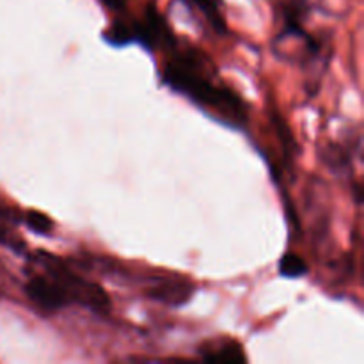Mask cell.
<instances>
[{"mask_svg":"<svg viewBox=\"0 0 364 364\" xmlns=\"http://www.w3.org/2000/svg\"><path fill=\"white\" fill-rule=\"evenodd\" d=\"M23 294L32 306L43 315H55L70 306L66 294L53 277L43 272L36 265L28 263L27 281L23 284Z\"/></svg>","mask_w":364,"mask_h":364,"instance_id":"obj_3","label":"cell"},{"mask_svg":"<svg viewBox=\"0 0 364 364\" xmlns=\"http://www.w3.org/2000/svg\"><path fill=\"white\" fill-rule=\"evenodd\" d=\"M102 38L107 45L116 46V48H123V46L134 45L135 43L134 21H127L117 18V20H114L112 23L103 31Z\"/></svg>","mask_w":364,"mask_h":364,"instance_id":"obj_11","label":"cell"},{"mask_svg":"<svg viewBox=\"0 0 364 364\" xmlns=\"http://www.w3.org/2000/svg\"><path fill=\"white\" fill-rule=\"evenodd\" d=\"M277 274L284 279H301L309 274V265L304 256L295 251H287L277 263Z\"/></svg>","mask_w":364,"mask_h":364,"instance_id":"obj_12","label":"cell"},{"mask_svg":"<svg viewBox=\"0 0 364 364\" xmlns=\"http://www.w3.org/2000/svg\"><path fill=\"white\" fill-rule=\"evenodd\" d=\"M21 224V212H14L11 208L0 206V245L16 255H27V242L18 233V226Z\"/></svg>","mask_w":364,"mask_h":364,"instance_id":"obj_7","label":"cell"},{"mask_svg":"<svg viewBox=\"0 0 364 364\" xmlns=\"http://www.w3.org/2000/svg\"><path fill=\"white\" fill-rule=\"evenodd\" d=\"M196 284L187 277H153L144 288V295L156 304L181 308L194 297Z\"/></svg>","mask_w":364,"mask_h":364,"instance_id":"obj_5","label":"cell"},{"mask_svg":"<svg viewBox=\"0 0 364 364\" xmlns=\"http://www.w3.org/2000/svg\"><path fill=\"white\" fill-rule=\"evenodd\" d=\"M166 53L160 70V80L166 87L187 98L224 127L233 130L249 127V103L235 89L220 82L215 64L201 48L178 38Z\"/></svg>","mask_w":364,"mask_h":364,"instance_id":"obj_1","label":"cell"},{"mask_svg":"<svg viewBox=\"0 0 364 364\" xmlns=\"http://www.w3.org/2000/svg\"><path fill=\"white\" fill-rule=\"evenodd\" d=\"M354 198H355V203H358V205H361V203H363V183H361V180L354 181Z\"/></svg>","mask_w":364,"mask_h":364,"instance_id":"obj_15","label":"cell"},{"mask_svg":"<svg viewBox=\"0 0 364 364\" xmlns=\"http://www.w3.org/2000/svg\"><path fill=\"white\" fill-rule=\"evenodd\" d=\"M277 14H279V32L274 45H281L287 39H297L302 45L313 38L311 32L306 31V20L309 14L308 0H277Z\"/></svg>","mask_w":364,"mask_h":364,"instance_id":"obj_4","label":"cell"},{"mask_svg":"<svg viewBox=\"0 0 364 364\" xmlns=\"http://www.w3.org/2000/svg\"><path fill=\"white\" fill-rule=\"evenodd\" d=\"M355 151H359V146L352 148V142L350 146L341 144V142H329L322 149V160L331 171L343 173V171H348V167L352 166V156H354Z\"/></svg>","mask_w":364,"mask_h":364,"instance_id":"obj_10","label":"cell"},{"mask_svg":"<svg viewBox=\"0 0 364 364\" xmlns=\"http://www.w3.org/2000/svg\"><path fill=\"white\" fill-rule=\"evenodd\" d=\"M98 2L114 13H123L127 9V0H98Z\"/></svg>","mask_w":364,"mask_h":364,"instance_id":"obj_14","label":"cell"},{"mask_svg":"<svg viewBox=\"0 0 364 364\" xmlns=\"http://www.w3.org/2000/svg\"><path fill=\"white\" fill-rule=\"evenodd\" d=\"M27 259L59 283L70 301V306H78L100 316H107L112 311V301L105 288L78 274L73 265H70L64 258L45 249H36L27 252Z\"/></svg>","mask_w":364,"mask_h":364,"instance_id":"obj_2","label":"cell"},{"mask_svg":"<svg viewBox=\"0 0 364 364\" xmlns=\"http://www.w3.org/2000/svg\"><path fill=\"white\" fill-rule=\"evenodd\" d=\"M188 7H196L198 13L205 18L210 31L217 36L228 34V21L224 16V0H185Z\"/></svg>","mask_w":364,"mask_h":364,"instance_id":"obj_8","label":"cell"},{"mask_svg":"<svg viewBox=\"0 0 364 364\" xmlns=\"http://www.w3.org/2000/svg\"><path fill=\"white\" fill-rule=\"evenodd\" d=\"M21 224L38 237H48L55 230V223H53L52 217L46 215L45 212H39V210H25V212H21Z\"/></svg>","mask_w":364,"mask_h":364,"instance_id":"obj_13","label":"cell"},{"mask_svg":"<svg viewBox=\"0 0 364 364\" xmlns=\"http://www.w3.org/2000/svg\"><path fill=\"white\" fill-rule=\"evenodd\" d=\"M270 119H272V127L276 130L277 139H279L281 149H283L284 167L291 171V164H295V156L299 155V146L294 137V132L288 127L287 119L277 110H270Z\"/></svg>","mask_w":364,"mask_h":364,"instance_id":"obj_9","label":"cell"},{"mask_svg":"<svg viewBox=\"0 0 364 364\" xmlns=\"http://www.w3.org/2000/svg\"><path fill=\"white\" fill-rule=\"evenodd\" d=\"M196 354L201 361L208 363H247L249 358L244 345L231 336H217L213 340H205L198 345Z\"/></svg>","mask_w":364,"mask_h":364,"instance_id":"obj_6","label":"cell"}]
</instances>
